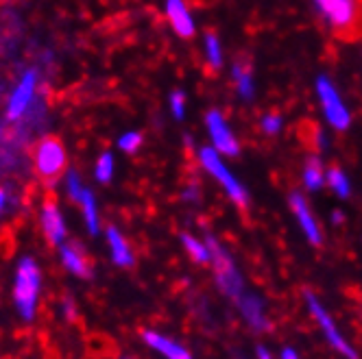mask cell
<instances>
[{
    "label": "cell",
    "instance_id": "d4e9b609",
    "mask_svg": "<svg viewBox=\"0 0 362 359\" xmlns=\"http://www.w3.org/2000/svg\"><path fill=\"white\" fill-rule=\"evenodd\" d=\"M142 144V135L140 133H127L122 140H120V148L127 150V152H136Z\"/></svg>",
    "mask_w": 362,
    "mask_h": 359
},
{
    "label": "cell",
    "instance_id": "83f0119b",
    "mask_svg": "<svg viewBox=\"0 0 362 359\" xmlns=\"http://www.w3.org/2000/svg\"><path fill=\"white\" fill-rule=\"evenodd\" d=\"M281 359H299V357H297V353L293 348H286V351L281 353Z\"/></svg>",
    "mask_w": 362,
    "mask_h": 359
},
{
    "label": "cell",
    "instance_id": "52a82bcc",
    "mask_svg": "<svg viewBox=\"0 0 362 359\" xmlns=\"http://www.w3.org/2000/svg\"><path fill=\"white\" fill-rule=\"evenodd\" d=\"M319 98H321V105H323V111L329 120V124L334 126V129H347L349 126V114L345 109V105L341 102L339 94H336V90L332 87V83L327 79H319Z\"/></svg>",
    "mask_w": 362,
    "mask_h": 359
},
{
    "label": "cell",
    "instance_id": "4fadbf2b",
    "mask_svg": "<svg viewBox=\"0 0 362 359\" xmlns=\"http://www.w3.org/2000/svg\"><path fill=\"white\" fill-rule=\"evenodd\" d=\"M144 342L155 348L158 353H162L166 359H192V355L184 348V346H179L177 342L160 336V333H155V331H144Z\"/></svg>",
    "mask_w": 362,
    "mask_h": 359
},
{
    "label": "cell",
    "instance_id": "603a6c76",
    "mask_svg": "<svg viewBox=\"0 0 362 359\" xmlns=\"http://www.w3.org/2000/svg\"><path fill=\"white\" fill-rule=\"evenodd\" d=\"M205 46H208V59L212 68H221V44L214 33H208L205 37Z\"/></svg>",
    "mask_w": 362,
    "mask_h": 359
},
{
    "label": "cell",
    "instance_id": "7a4b0ae2",
    "mask_svg": "<svg viewBox=\"0 0 362 359\" xmlns=\"http://www.w3.org/2000/svg\"><path fill=\"white\" fill-rule=\"evenodd\" d=\"M68 168L66 146L57 135L42 138L33 148V170L44 188H53Z\"/></svg>",
    "mask_w": 362,
    "mask_h": 359
},
{
    "label": "cell",
    "instance_id": "30bf717a",
    "mask_svg": "<svg viewBox=\"0 0 362 359\" xmlns=\"http://www.w3.org/2000/svg\"><path fill=\"white\" fill-rule=\"evenodd\" d=\"M291 207H293V212H295V216H297V220H299V224H301V229H303L305 238H308L310 242H313L315 246H319V244H321V231H319V226H317L315 216L310 214L308 202L303 200L301 194H293V196H291Z\"/></svg>",
    "mask_w": 362,
    "mask_h": 359
},
{
    "label": "cell",
    "instance_id": "4dcf8cb0",
    "mask_svg": "<svg viewBox=\"0 0 362 359\" xmlns=\"http://www.w3.org/2000/svg\"><path fill=\"white\" fill-rule=\"evenodd\" d=\"M7 3V0H0V5H5Z\"/></svg>",
    "mask_w": 362,
    "mask_h": 359
},
{
    "label": "cell",
    "instance_id": "6da1fadb",
    "mask_svg": "<svg viewBox=\"0 0 362 359\" xmlns=\"http://www.w3.org/2000/svg\"><path fill=\"white\" fill-rule=\"evenodd\" d=\"M332 33L343 42H362V0H315Z\"/></svg>",
    "mask_w": 362,
    "mask_h": 359
},
{
    "label": "cell",
    "instance_id": "5bb4252c",
    "mask_svg": "<svg viewBox=\"0 0 362 359\" xmlns=\"http://www.w3.org/2000/svg\"><path fill=\"white\" fill-rule=\"evenodd\" d=\"M62 257H64L66 268L70 272H74L76 276H90L92 274L90 260H88L86 250L79 244H66L64 250H62Z\"/></svg>",
    "mask_w": 362,
    "mask_h": 359
},
{
    "label": "cell",
    "instance_id": "f546056e",
    "mask_svg": "<svg viewBox=\"0 0 362 359\" xmlns=\"http://www.w3.org/2000/svg\"><path fill=\"white\" fill-rule=\"evenodd\" d=\"M3 205H5V190L0 188V209H3Z\"/></svg>",
    "mask_w": 362,
    "mask_h": 359
},
{
    "label": "cell",
    "instance_id": "3957f363",
    "mask_svg": "<svg viewBox=\"0 0 362 359\" xmlns=\"http://www.w3.org/2000/svg\"><path fill=\"white\" fill-rule=\"evenodd\" d=\"M37 294H40V270L33 260H22L16 274L13 298L24 320H31L35 316Z\"/></svg>",
    "mask_w": 362,
    "mask_h": 359
},
{
    "label": "cell",
    "instance_id": "cb8c5ba5",
    "mask_svg": "<svg viewBox=\"0 0 362 359\" xmlns=\"http://www.w3.org/2000/svg\"><path fill=\"white\" fill-rule=\"evenodd\" d=\"M112 170H114V159H112V155H100V159H98V166H96V176H98V181H110L112 178Z\"/></svg>",
    "mask_w": 362,
    "mask_h": 359
},
{
    "label": "cell",
    "instance_id": "44dd1931",
    "mask_svg": "<svg viewBox=\"0 0 362 359\" xmlns=\"http://www.w3.org/2000/svg\"><path fill=\"white\" fill-rule=\"evenodd\" d=\"M327 183H329V188L336 194H339V196H349V181H347L345 172L339 166H332L329 168V172H327Z\"/></svg>",
    "mask_w": 362,
    "mask_h": 359
},
{
    "label": "cell",
    "instance_id": "ac0fdd59",
    "mask_svg": "<svg viewBox=\"0 0 362 359\" xmlns=\"http://www.w3.org/2000/svg\"><path fill=\"white\" fill-rule=\"evenodd\" d=\"M303 178H305V185H308L310 190H319V188L323 185L325 168H323V164H321L317 157H310V159L305 162V174H303Z\"/></svg>",
    "mask_w": 362,
    "mask_h": 359
},
{
    "label": "cell",
    "instance_id": "4316f807",
    "mask_svg": "<svg viewBox=\"0 0 362 359\" xmlns=\"http://www.w3.org/2000/svg\"><path fill=\"white\" fill-rule=\"evenodd\" d=\"M170 100H173V114H175L177 118H184V102H186V96L181 94V92H175Z\"/></svg>",
    "mask_w": 362,
    "mask_h": 359
},
{
    "label": "cell",
    "instance_id": "ba28073f",
    "mask_svg": "<svg viewBox=\"0 0 362 359\" xmlns=\"http://www.w3.org/2000/svg\"><path fill=\"white\" fill-rule=\"evenodd\" d=\"M42 226H44V233H46L48 244H53V246H57L64 240V236H66V226H64L62 214L57 209V198H55V194L50 192V190H46V196H44Z\"/></svg>",
    "mask_w": 362,
    "mask_h": 359
},
{
    "label": "cell",
    "instance_id": "484cf974",
    "mask_svg": "<svg viewBox=\"0 0 362 359\" xmlns=\"http://www.w3.org/2000/svg\"><path fill=\"white\" fill-rule=\"evenodd\" d=\"M279 126H281V118H279L277 114H269V116L262 120V129H264V133H269V135L277 133V131H279Z\"/></svg>",
    "mask_w": 362,
    "mask_h": 359
},
{
    "label": "cell",
    "instance_id": "d6986e66",
    "mask_svg": "<svg viewBox=\"0 0 362 359\" xmlns=\"http://www.w3.org/2000/svg\"><path fill=\"white\" fill-rule=\"evenodd\" d=\"M234 76H236V85H238L240 94L243 96H251V92H253V87H251V61L247 57L236 61Z\"/></svg>",
    "mask_w": 362,
    "mask_h": 359
},
{
    "label": "cell",
    "instance_id": "ffe728a7",
    "mask_svg": "<svg viewBox=\"0 0 362 359\" xmlns=\"http://www.w3.org/2000/svg\"><path fill=\"white\" fill-rule=\"evenodd\" d=\"M181 240H184V246H186L188 255L197 264H208L210 262V248L205 246L203 242L194 240L192 236H181Z\"/></svg>",
    "mask_w": 362,
    "mask_h": 359
},
{
    "label": "cell",
    "instance_id": "8fae6325",
    "mask_svg": "<svg viewBox=\"0 0 362 359\" xmlns=\"http://www.w3.org/2000/svg\"><path fill=\"white\" fill-rule=\"evenodd\" d=\"M166 16H168V22H170V27L175 29L177 35H181V37H192L194 35L192 18H190L186 5L181 3V0H168V3H166Z\"/></svg>",
    "mask_w": 362,
    "mask_h": 359
},
{
    "label": "cell",
    "instance_id": "5b68a950",
    "mask_svg": "<svg viewBox=\"0 0 362 359\" xmlns=\"http://www.w3.org/2000/svg\"><path fill=\"white\" fill-rule=\"evenodd\" d=\"M208 248H210V262L214 264V270H216V279H218V284L221 288L229 294V296H234L236 300L240 298V276L234 268V264H231L229 260V255L214 242V240H208Z\"/></svg>",
    "mask_w": 362,
    "mask_h": 359
},
{
    "label": "cell",
    "instance_id": "9c48e42d",
    "mask_svg": "<svg viewBox=\"0 0 362 359\" xmlns=\"http://www.w3.org/2000/svg\"><path fill=\"white\" fill-rule=\"evenodd\" d=\"M208 129H210L216 150H221L223 155H238V150H240L238 140L229 131V126L225 124V120L218 111L208 114Z\"/></svg>",
    "mask_w": 362,
    "mask_h": 359
},
{
    "label": "cell",
    "instance_id": "f1b7e54d",
    "mask_svg": "<svg viewBox=\"0 0 362 359\" xmlns=\"http://www.w3.org/2000/svg\"><path fill=\"white\" fill-rule=\"evenodd\" d=\"M257 357H260V359H271V355H269V351L267 348H257Z\"/></svg>",
    "mask_w": 362,
    "mask_h": 359
},
{
    "label": "cell",
    "instance_id": "7c38bea8",
    "mask_svg": "<svg viewBox=\"0 0 362 359\" xmlns=\"http://www.w3.org/2000/svg\"><path fill=\"white\" fill-rule=\"evenodd\" d=\"M33 85H35V74L29 72L22 79V83L18 85V90L13 92V96H11V105H9V111H7L9 120H18L24 111H27L31 96H33Z\"/></svg>",
    "mask_w": 362,
    "mask_h": 359
},
{
    "label": "cell",
    "instance_id": "2e32d148",
    "mask_svg": "<svg viewBox=\"0 0 362 359\" xmlns=\"http://www.w3.org/2000/svg\"><path fill=\"white\" fill-rule=\"evenodd\" d=\"M297 133H299L301 144L308 150L317 152L321 148V129H319V124L315 120H301L299 126H297Z\"/></svg>",
    "mask_w": 362,
    "mask_h": 359
},
{
    "label": "cell",
    "instance_id": "9a60e30c",
    "mask_svg": "<svg viewBox=\"0 0 362 359\" xmlns=\"http://www.w3.org/2000/svg\"><path fill=\"white\" fill-rule=\"evenodd\" d=\"M107 238H110V246H112V255H114V262L118 266H124L129 268L134 264V255H132V248L124 242V238L118 233L116 229H110L107 231Z\"/></svg>",
    "mask_w": 362,
    "mask_h": 359
},
{
    "label": "cell",
    "instance_id": "7402d4cb",
    "mask_svg": "<svg viewBox=\"0 0 362 359\" xmlns=\"http://www.w3.org/2000/svg\"><path fill=\"white\" fill-rule=\"evenodd\" d=\"M79 202L83 205V214H86V222H88V226H90V231L92 233H96V229H98V220H96V207H94V198H92V194L88 192V190H83L81 192V196H79Z\"/></svg>",
    "mask_w": 362,
    "mask_h": 359
},
{
    "label": "cell",
    "instance_id": "277c9868",
    "mask_svg": "<svg viewBox=\"0 0 362 359\" xmlns=\"http://www.w3.org/2000/svg\"><path fill=\"white\" fill-rule=\"evenodd\" d=\"M201 164L212 172V176H214L216 181L227 190L229 198L234 200V202L238 205V207L245 212V209H247V205H249V200H247V192L243 190V185L236 181V178L229 174V170L221 164V159H218L216 152H214V150H210V148H203V150H201Z\"/></svg>",
    "mask_w": 362,
    "mask_h": 359
},
{
    "label": "cell",
    "instance_id": "e0dca14e",
    "mask_svg": "<svg viewBox=\"0 0 362 359\" xmlns=\"http://www.w3.org/2000/svg\"><path fill=\"white\" fill-rule=\"evenodd\" d=\"M240 307H243V314L245 318L255 327V329H267V318H264V312L260 303H257L253 296H245L240 298Z\"/></svg>",
    "mask_w": 362,
    "mask_h": 359
},
{
    "label": "cell",
    "instance_id": "8992f818",
    "mask_svg": "<svg viewBox=\"0 0 362 359\" xmlns=\"http://www.w3.org/2000/svg\"><path fill=\"white\" fill-rule=\"evenodd\" d=\"M305 303H308V307H310V312H313V316L317 318V322L321 324V329H323V333H325L327 342H329L336 351H339L341 355H345L347 359H356V357H358L356 351L347 344V340L339 333V329H336L334 320H332L329 314L325 312V307L317 300V296H315L313 292H305Z\"/></svg>",
    "mask_w": 362,
    "mask_h": 359
}]
</instances>
